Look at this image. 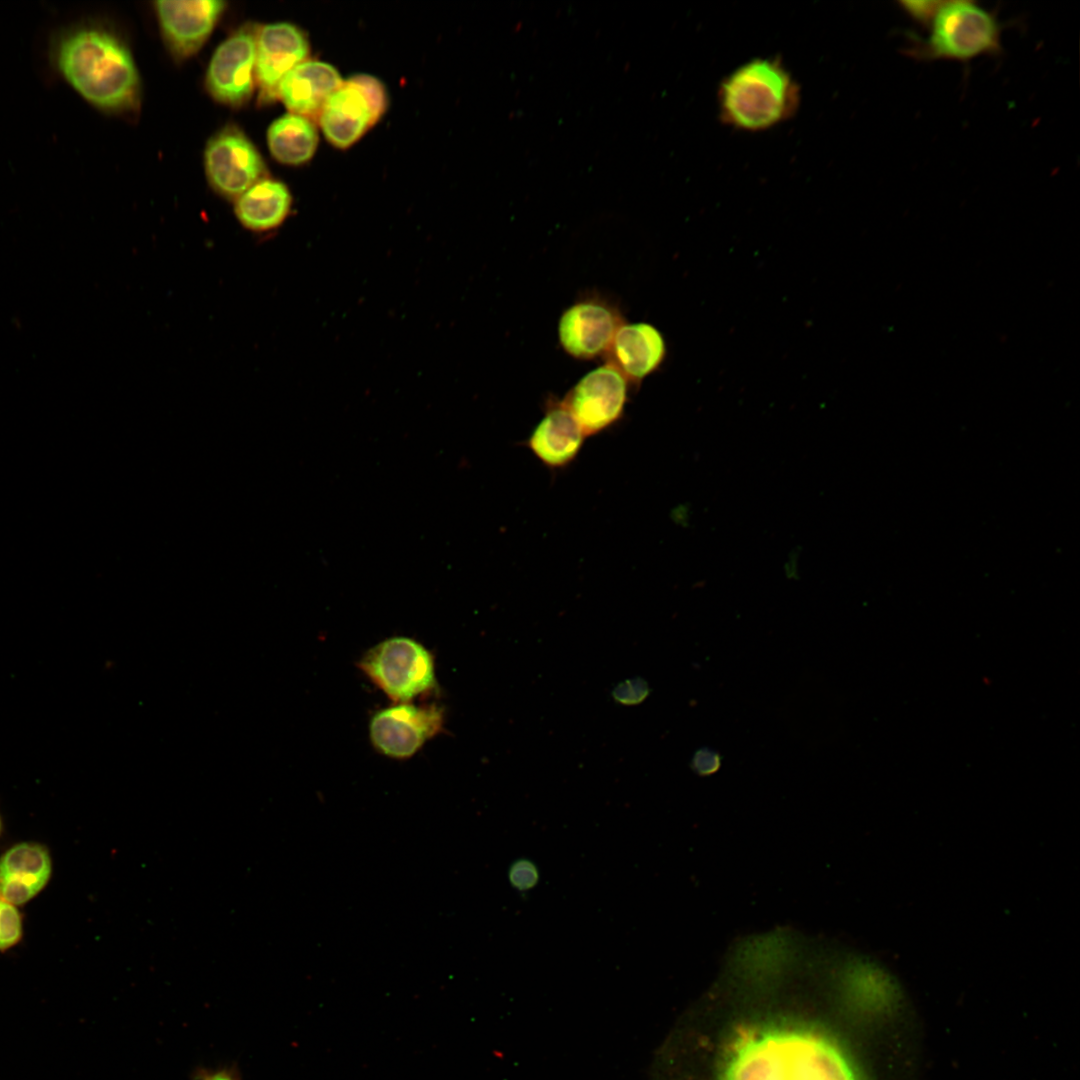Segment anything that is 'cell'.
<instances>
[{
  "instance_id": "cell-11",
  "label": "cell",
  "mask_w": 1080,
  "mask_h": 1080,
  "mask_svg": "<svg viewBox=\"0 0 1080 1080\" xmlns=\"http://www.w3.org/2000/svg\"><path fill=\"white\" fill-rule=\"evenodd\" d=\"M623 323L612 305L598 298H586L569 306L560 316L559 343L573 358L594 359L606 355Z\"/></svg>"
},
{
  "instance_id": "cell-4",
  "label": "cell",
  "mask_w": 1080,
  "mask_h": 1080,
  "mask_svg": "<svg viewBox=\"0 0 1080 1080\" xmlns=\"http://www.w3.org/2000/svg\"><path fill=\"white\" fill-rule=\"evenodd\" d=\"M926 37L910 34L904 53L918 61L968 62L1002 49L998 17L974 1H943Z\"/></svg>"
},
{
  "instance_id": "cell-22",
  "label": "cell",
  "mask_w": 1080,
  "mask_h": 1080,
  "mask_svg": "<svg viewBox=\"0 0 1080 1080\" xmlns=\"http://www.w3.org/2000/svg\"><path fill=\"white\" fill-rule=\"evenodd\" d=\"M943 1L920 0L899 1L898 4L904 13L922 27L928 28Z\"/></svg>"
},
{
  "instance_id": "cell-18",
  "label": "cell",
  "mask_w": 1080,
  "mask_h": 1080,
  "mask_svg": "<svg viewBox=\"0 0 1080 1080\" xmlns=\"http://www.w3.org/2000/svg\"><path fill=\"white\" fill-rule=\"evenodd\" d=\"M291 202V194L282 182L264 178L234 200V213L247 230L267 232L284 222Z\"/></svg>"
},
{
  "instance_id": "cell-13",
  "label": "cell",
  "mask_w": 1080,
  "mask_h": 1080,
  "mask_svg": "<svg viewBox=\"0 0 1080 1080\" xmlns=\"http://www.w3.org/2000/svg\"><path fill=\"white\" fill-rule=\"evenodd\" d=\"M219 0L171 1L154 3L162 35L177 58L195 54L205 43L225 10Z\"/></svg>"
},
{
  "instance_id": "cell-6",
  "label": "cell",
  "mask_w": 1080,
  "mask_h": 1080,
  "mask_svg": "<svg viewBox=\"0 0 1080 1080\" xmlns=\"http://www.w3.org/2000/svg\"><path fill=\"white\" fill-rule=\"evenodd\" d=\"M386 107L383 85L369 75H356L341 85L324 104L319 120L325 137L346 148L382 116Z\"/></svg>"
},
{
  "instance_id": "cell-23",
  "label": "cell",
  "mask_w": 1080,
  "mask_h": 1080,
  "mask_svg": "<svg viewBox=\"0 0 1080 1080\" xmlns=\"http://www.w3.org/2000/svg\"><path fill=\"white\" fill-rule=\"evenodd\" d=\"M721 766V755L708 747L698 749L692 758L691 767L699 775L715 773Z\"/></svg>"
},
{
  "instance_id": "cell-15",
  "label": "cell",
  "mask_w": 1080,
  "mask_h": 1080,
  "mask_svg": "<svg viewBox=\"0 0 1080 1080\" xmlns=\"http://www.w3.org/2000/svg\"><path fill=\"white\" fill-rule=\"evenodd\" d=\"M51 868V858L43 845H14L0 857V898L13 905L28 902L45 887Z\"/></svg>"
},
{
  "instance_id": "cell-17",
  "label": "cell",
  "mask_w": 1080,
  "mask_h": 1080,
  "mask_svg": "<svg viewBox=\"0 0 1080 1080\" xmlns=\"http://www.w3.org/2000/svg\"><path fill=\"white\" fill-rule=\"evenodd\" d=\"M342 82L339 73L330 64L305 60L285 75L279 84L277 97L290 113L310 119L319 116L330 95Z\"/></svg>"
},
{
  "instance_id": "cell-25",
  "label": "cell",
  "mask_w": 1080,
  "mask_h": 1080,
  "mask_svg": "<svg viewBox=\"0 0 1080 1080\" xmlns=\"http://www.w3.org/2000/svg\"><path fill=\"white\" fill-rule=\"evenodd\" d=\"M0 830H1V818H0Z\"/></svg>"
},
{
  "instance_id": "cell-16",
  "label": "cell",
  "mask_w": 1080,
  "mask_h": 1080,
  "mask_svg": "<svg viewBox=\"0 0 1080 1080\" xmlns=\"http://www.w3.org/2000/svg\"><path fill=\"white\" fill-rule=\"evenodd\" d=\"M585 435L561 401H551L528 438L527 446L547 467L568 466L578 455Z\"/></svg>"
},
{
  "instance_id": "cell-9",
  "label": "cell",
  "mask_w": 1080,
  "mask_h": 1080,
  "mask_svg": "<svg viewBox=\"0 0 1080 1080\" xmlns=\"http://www.w3.org/2000/svg\"><path fill=\"white\" fill-rule=\"evenodd\" d=\"M258 27L252 23L242 25L212 55L206 73V88L221 104L240 107L252 96Z\"/></svg>"
},
{
  "instance_id": "cell-14",
  "label": "cell",
  "mask_w": 1080,
  "mask_h": 1080,
  "mask_svg": "<svg viewBox=\"0 0 1080 1080\" xmlns=\"http://www.w3.org/2000/svg\"><path fill=\"white\" fill-rule=\"evenodd\" d=\"M666 343L661 332L645 322L623 323L606 356L628 382L639 383L663 362Z\"/></svg>"
},
{
  "instance_id": "cell-1",
  "label": "cell",
  "mask_w": 1080,
  "mask_h": 1080,
  "mask_svg": "<svg viewBox=\"0 0 1080 1080\" xmlns=\"http://www.w3.org/2000/svg\"><path fill=\"white\" fill-rule=\"evenodd\" d=\"M58 75L92 106L112 113L133 112L140 103V80L125 42L97 24L60 32L51 47Z\"/></svg>"
},
{
  "instance_id": "cell-3",
  "label": "cell",
  "mask_w": 1080,
  "mask_h": 1080,
  "mask_svg": "<svg viewBox=\"0 0 1080 1080\" xmlns=\"http://www.w3.org/2000/svg\"><path fill=\"white\" fill-rule=\"evenodd\" d=\"M722 120L758 131L789 118L799 104V89L776 59L756 58L731 72L719 88Z\"/></svg>"
},
{
  "instance_id": "cell-12",
  "label": "cell",
  "mask_w": 1080,
  "mask_h": 1080,
  "mask_svg": "<svg viewBox=\"0 0 1080 1080\" xmlns=\"http://www.w3.org/2000/svg\"><path fill=\"white\" fill-rule=\"evenodd\" d=\"M308 54V40L297 26L290 23L259 26L254 73L259 101L268 103L274 100L282 79L307 60Z\"/></svg>"
},
{
  "instance_id": "cell-24",
  "label": "cell",
  "mask_w": 1080,
  "mask_h": 1080,
  "mask_svg": "<svg viewBox=\"0 0 1080 1080\" xmlns=\"http://www.w3.org/2000/svg\"><path fill=\"white\" fill-rule=\"evenodd\" d=\"M194 1080H241L239 1072L233 1067L203 1069L196 1073Z\"/></svg>"
},
{
  "instance_id": "cell-7",
  "label": "cell",
  "mask_w": 1080,
  "mask_h": 1080,
  "mask_svg": "<svg viewBox=\"0 0 1080 1080\" xmlns=\"http://www.w3.org/2000/svg\"><path fill=\"white\" fill-rule=\"evenodd\" d=\"M204 166L212 188L231 200L266 178V167L259 151L233 125L222 128L209 139L204 152Z\"/></svg>"
},
{
  "instance_id": "cell-21",
  "label": "cell",
  "mask_w": 1080,
  "mask_h": 1080,
  "mask_svg": "<svg viewBox=\"0 0 1080 1080\" xmlns=\"http://www.w3.org/2000/svg\"><path fill=\"white\" fill-rule=\"evenodd\" d=\"M539 878L537 865L527 858L516 859L508 870V880L512 888L520 892L533 889L538 884Z\"/></svg>"
},
{
  "instance_id": "cell-2",
  "label": "cell",
  "mask_w": 1080,
  "mask_h": 1080,
  "mask_svg": "<svg viewBox=\"0 0 1080 1080\" xmlns=\"http://www.w3.org/2000/svg\"><path fill=\"white\" fill-rule=\"evenodd\" d=\"M721 1080H858L839 1046L801 1028L768 1027L743 1033L732 1045Z\"/></svg>"
},
{
  "instance_id": "cell-5",
  "label": "cell",
  "mask_w": 1080,
  "mask_h": 1080,
  "mask_svg": "<svg viewBox=\"0 0 1080 1080\" xmlns=\"http://www.w3.org/2000/svg\"><path fill=\"white\" fill-rule=\"evenodd\" d=\"M359 667L397 703H407L436 685L432 654L421 643L404 636L388 638L369 649Z\"/></svg>"
},
{
  "instance_id": "cell-8",
  "label": "cell",
  "mask_w": 1080,
  "mask_h": 1080,
  "mask_svg": "<svg viewBox=\"0 0 1080 1080\" xmlns=\"http://www.w3.org/2000/svg\"><path fill=\"white\" fill-rule=\"evenodd\" d=\"M628 381L611 363L585 374L561 401L585 437L603 432L622 416Z\"/></svg>"
},
{
  "instance_id": "cell-20",
  "label": "cell",
  "mask_w": 1080,
  "mask_h": 1080,
  "mask_svg": "<svg viewBox=\"0 0 1080 1080\" xmlns=\"http://www.w3.org/2000/svg\"><path fill=\"white\" fill-rule=\"evenodd\" d=\"M22 936L21 915L15 905L0 898V951L14 946Z\"/></svg>"
},
{
  "instance_id": "cell-10",
  "label": "cell",
  "mask_w": 1080,
  "mask_h": 1080,
  "mask_svg": "<svg viewBox=\"0 0 1080 1080\" xmlns=\"http://www.w3.org/2000/svg\"><path fill=\"white\" fill-rule=\"evenodd\" d=\"M442 724L443 712L435 705L397 703L373 715L369 735L379 753L390 758L405 759L435 736Z\"/></svg>"
},
{
  "instance_id": "cell-19",
  "label": "cell",
  "mask_w": 1080,
  "mask_h": 1080,
  "mask_svg": "<svg viewBox=\"0 0 1080 1080\" xmlns=\"http://www.w3.org/2000/svg\"><path fill=\"white\" fill-rule=\"evenodd\" d=\"M267 143L277 161L299 165L313 156L318 144V133L309 118L288 113L270 125Z\"/></svg>"
}]
</instances>
